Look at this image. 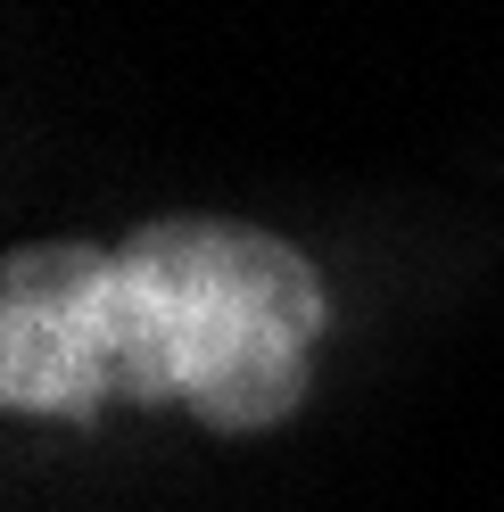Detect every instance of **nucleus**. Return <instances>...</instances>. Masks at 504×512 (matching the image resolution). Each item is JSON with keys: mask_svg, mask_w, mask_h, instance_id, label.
<instances>
[{"mask_svg": "<svg viewBox=\"0 0 504 512\" xmlns=\"http://www.w3.org/2000/svg\"><path fill=\"white\" fill-rule=\"evenodd\" d=\"M331 298L323 273L257 223L166 215L100 240H25L0 265V405L100 422L182 405L207 430L290 422Z\"/></svg>", "mask_w": 504, "mask_h": 512, "instance_id": "obj_1", "label": "nucleus"}]
</instances>
